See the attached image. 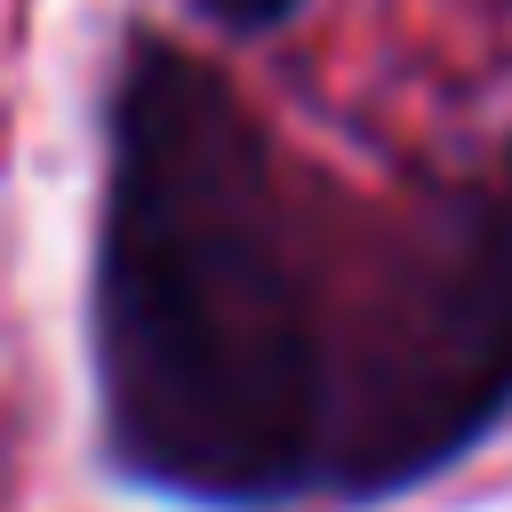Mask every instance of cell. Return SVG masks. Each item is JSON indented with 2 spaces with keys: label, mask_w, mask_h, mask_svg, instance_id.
I'll list each match as a JSON object with an SVG mask.
<instances>
[{
  "label": "cell",
  "mask_w": 512,
  "mask_h": 512,
  "mask_svg": "<svg viewBox=\"0 0 512 512\" xmlns=\"http://www.w3.org/2000/svg\"><path fill=\"white\" fill-rule=\"evenodd\" d=\"M96 376L112 456L176 496L264 504L296 488L320 432V352L264 136L200 56L160 40L112 96Z\"/></svg>",
  "instance_id": "6da1fadb"
},
{
  "label": "cell",
  "mask_w": 512,
  "mask_h": 512,
  "mask_svg": "<svg viewBox=\"0 0 512 512\" xmlns=\"http://www.w3.org/2000/svg\"><path fill=\"white\" fill-rule=\"evenodd\" d=\"M216 24H232V32H264V24H280V16H296L304 0H200Z\"/></svg>",
  "instance_id": "7a4b0ae2"
}]
</instances>
